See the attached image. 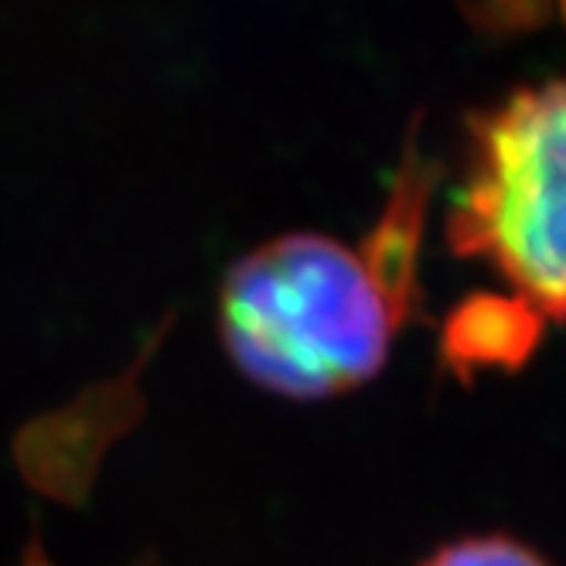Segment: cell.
I'll return each mask as SVG.
<instances>
[{
    "label": "cell",
    "mask_w": 566,
    "mask_h": 566,
    "mask_svg": "<svg viewBox=\"0 0 566 566\" xmlns=\"http://www.w3.org/2000/svg\"><path fill=\"white\" fill-rule=\"evenodd\" d=\"M433 168L407 147L392 195L361 247L291 232L242 256L219 297V332L256 386L325 399L369 382L417 301Z\"/></svg>",
    "instance_id": "cell-1"
},
{
    "label": "cell",
    "mask_w": 566,
    "mask_h": 566,
    "mask_svg": "<svg viewBox=\"0 0 566 566\" xmlns=\"http://www.w3.org/2000/svg\"><path fill=\"white\" fill-rule=\"evenodd\" d=\"M454 256L489 263L509 301L543 325L563 311L566 109L563 86L518 90L471 119L468 171L448 209Z\"/></svg>",
    "instance_id": "cell-2"
},
{
    "label": "cell",
    "mask_w": 566,
    "mask_h": 566,
    "mask_svg": "<svg viewBox=\"0 0 566 566\" xmlns=\"http://www.w3.org/2000/svg\"><path fill=\"white\" fill-rule=\"evenodd\" d=\"M543 321L502 294H481L461 304L443 328V355L458 369L518 366L543 335Z\"/></svg>",
    "instance_id": "cell-3"
},
{
    "label": "cell",
    "mask_w": 566,
    "mask_h": 566,
    "mask_svg": "<svg viewBox=\"0 0 566 566\" xmlns=\"http://www.w3.org/2000/svg\"><path fill=\"white\" fill-rule=\"evenodd\" d=\"M423 566H546L530 546L509 536H478L443 546Z\"/></svg>",
    "instance_id": "cell-4"
},
{
    "label": "cell",
    "mask_w": 566,
    "mask_h": 566,
    "mask_svg": "<svg viewBox=\"0 0 566 566\" xmlns=\"http://www.w3.org/2000/svg\"><path fill=\"white\" fill-rule=\"evenodd\" d=\"M484 21L492 24H536L549 8L553 0H478Z\"/></svg>",
    "instance_id": "cell-5"
}]
</instances>
